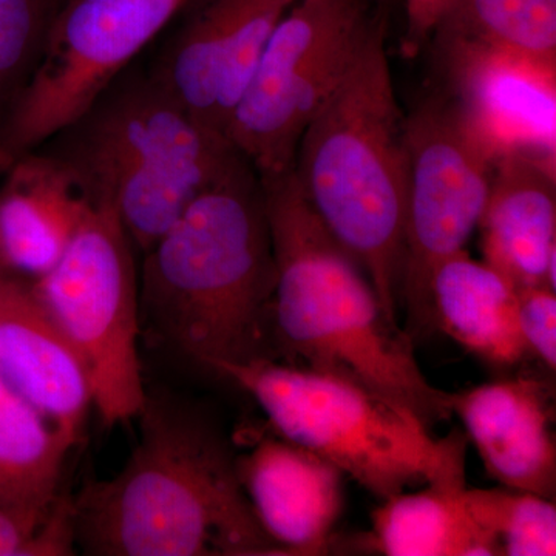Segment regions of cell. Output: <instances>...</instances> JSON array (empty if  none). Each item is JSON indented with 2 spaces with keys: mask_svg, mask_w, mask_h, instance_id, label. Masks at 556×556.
<instances>
[{
  "mask_svg": "<svg viewBox=\"0 0 556 556\" xmlns=\"http://www.w3.org/2000/svg\"><path fill=\"white\" fill-rule=\"evenodd\" d=\"M466 481L433 482L383 500L372 511L371 540L387 556H495L468 514Z\"/></svg>",
  "mask_w": 556,
  "mask_h": 556,
  "instance_id": "cell-19",
  "label": "cell"
},
{
  "mask_svg": "<svg viewBox=\"0 0 556 556\" xmlns=\"http://www.w3.org/2000/svg\"><path fill=\"white\" fill-rule=\"evenodd\" d=\"M89 204L53 155L16 156L0 189L3 268L30 280L49 273L67 251Z\"/></svg>",
  "mask_w": 556,
  "mask_h": 556,
  "instance_id": "cell-17",
  "label": "cell"
},
{
  "mask_svg": "<svg viewBox=\"0 0 556 556\" xmlns=\"http://www.w3.org/2000/svg\"><path fill=\"white\" fill-rule=\"evenodd\" d=\"M547 390L536 379L497 380L450 393V407L490 478L506 489L555 501L556 445Z\"/></svg>",
  "mask_w": 556,
  "mask_h": 556,
  "instance_id": "cell-15",
  "label": "cell"
},
{
  "mask_svg": "<svg viewBox=\"0 0 556 556\" xmlns=\"http://www.w3.org/2000/svg\"><path fill=\"white\" fill-rule=\"evenodd\" d=\"M434 329L496 368H511L529 354L518 324V288L464 251L444 260L430 287Z\"/></svg>",
  "mask_w": 556,
  "mask_h": 556,
  "instance_id": "cell-18",
  "label": "cell"
},
{
  "mask_svg": "<svg viewBox=\"0 0 556 556\" xmlns=\"http://www.w3.org/2000/svg\"><path fill=\"white\" fill-rule=\"evenodd\" d=\"M464 497L495 556L556 555L554 500L511 489H466Z\"/></svg>",
  "mask_w": 556,
  "mask_h": 556,
  "instance_id": "cell-22",
  "label": "cell"
},
{
  "mask_svg": "<svg viewBox=\"0 0 556 556\" xmlns=\"http://www.w3.org/2000/svg\"><path fill=\"white\" fill-rule=\"evenodd\" d=\"M0 269H5V268H3V265H2V258H0Z\"/></svg>",
  "mask_w": 556,
  "mask_h": 556,
  "instance_id": "cell-27",
  "label": "cell"
},
{
  "mask_svg": "<svg viewBox=\"0 0 556 556\" xmlns=\"http://www.w3.org/2000/svg\"><path fill=\"white\" fill-rule=\"evenodd\" d=\"M75 445L0 378V501L54 503Z\"/></svg>",
  "mask_w": 556,
  "mask_h": 556,
  "instance_id": "cell-20",
  "label": "cell"
},
{
  "mask_svg": "<svg viewBox=\"0 0 556 556\" xmlns=\"http://www.w3.org/2000/svg\"><path fill=\"white\" fill-rule=\"evenodd\" d=\"M379 17L367 0H294L230 115L226 137L260 178L294 169L303 131Z\"/></svg>",
  "mask_w": 556,
  "mask_h": 556,
  "instance_id": "cell-8",
  "label": "cell"
},
{
  "mask_svg": "<svg viewBox=\"0 0 556 556\" xmlns=\"http://www.w3.org/2000/svg\"><path fill=\"white\" fill-rule=\"evenodd\" d=\"M53 2H65V0H53Z\"/></svg>",
  "mask_w": 556,
  "mask_h": 556,
  "instance_id": "cell-28",
  "label": "cell"
},
{
  "mask_svg": "<svg viewBox=\"0 0 556 556\" xmlns=\"http://www.w3.org/2000/svg\"><path fill=\"white\" fill-rule=\"evenodd\" d=\"M294 0H197L152 78L226 135L266 43Z\"/></svg>",
  "mask_w": 556,
  "mask_h": 556,
  "instance_id": "cell-12",
  "label": "cell"
},
{
  "mask_svg": "<svg viewBox=\"0 0 556 556\" xmlns=\"http://www.w3.org/2000/svg\"><path fill=\"white\" fill-rule=\"evenodd\" d=\"M56 137L60 150L51 155L87 199L115 208L141 254L244 160L223 131L178 104L152 76H119Z\"/></svg>",
  "mask_w": 556,
  "mask_h": 556,
  "instance_id": "cell-5",
  "label": "cell"
},
{
  "mask_svg": "<svg viewBox=\"0 0 556 556\" xmlns=\"http://www.w3.org/2000/svg\"><path fill=\"white\" fill-rule=\"evenodd\" d=\"M437 39L447 97L486 159L496 164L530 156L556 166V64L466 40Z\"/></svg>",
  "mask_w": 556,
  "mask_h": 556,
  "instance_id": "cell-11",
  "label": "cell"
},
{
  "mask_svg": "<svg viewBox=\"0 0 556 556\" xmlns=\"http://www.w3.org/2000/svg\"><path fill=\"white\" fill-rule=\"evenodd\" d=\"M135 247L115 208L91 201L60 262L31 280L89 371L94 409L108 426L137 419L148 401Z\"/></svg>",
  "mask_w": 556,
  "mask_h": 556,
  "instance_id": "cell-7",
  "label": "cell"
},
{
  "mask_svg": "<svg viewBox=\"0 0 556 556\" xmlns=\"http://www.w3.org/2000/svg\"><path fill=\"white\" fill-rule=\"evenodd\" d=\"M556 166L508 156L493 167L478 229L484 262L515 287L555 291Z\"/></svg>",
  "mask_w": 556,
  "mask_h": 556,
  "instance_id": "cell-16",
  "label": "cell"
},
{
  "mask_svg": "<svg viewBox=\"0 0 556 556\" xmlns=\"http://www.w3.org/2000/svg\"><path fill=\"white\" fill-rule=\"evenodd\" d=\"M405 116L376 21L334 93L303 131L294 172L325 228L357 260L397 321L407 214Z\"/></svg>",
  "mask_w": 556,
  "mask_h": 556,
  "instance_id": "cell-4",
  "label": "cell"
},
{
  "mask_svg": "<svg viewBox=\"0 0 556 556\" xmlns=\"http://www.w3.org/2000/svg\"><path fill=\"white\" fill-rule=\"evenodd\" d=\"M450 3L452 0H404L407 31L402 39V51L407 56H417L427 40L433 38L434 28Z\"/></svg>",
  "mask_w": 556,
  "mask_h": 556,
  "instance_id": "cell-26",
  "label": "cell"
},
{
  "mask_svg": "<svg viewBox=\"0 0 556 556\" xmlns=\"http://www.w3.org/2000/svg\"><path fill=\"white\" fill-rule=\"evenodd\" d=\"M76 551L73 500L49 506L0 501V556H65Z\"/></svg>",
  "mask_w": 556,
  "mask_h": 556,
  "instance_id": "cell-23",
  "label": "cell"
},
{
  "mask_svg": "<svg viewBox=\"0 0 556 556\" xmlns=\"http://www.w3.org/2000/svg\"><path fill=\"white\" fill-rule=\"evenodd\" d=\"M407 214L399 308L407 334L433 327L430 287L444 260L478 229L492 185V163L464 129L447 94L428 98L405 118Z\"/></svg>",
  "mask_w": 556,
  "mask_h": 556,
  "instance_id": "cell-10",
  "label": "cell"
},
{
  "mask_svg": "<svg viewBox=\"0 0 556 556\" xmlns=\"http://www.w3.org/2000/svg\"><path fill=\"white\" fill-rule=\"evenodd\" d=\"M54 13L53 0H0V102L30 76Z\"/></svg>",
  "mask_w": 556,
  "mask_h": 556,
  "instance_id": "cell-24",
  "label": "cell"
},
{
  "mask_svg": "<svg viewBox=\"0 0 556 556\" xmlns=\"http://www.w3.org/2000/svg\"><path fill=\"white\" fill-rule=\"evenodd\" d=\"M0 378L78 444L94 408L89 371L31 280L7 269H0Z\"/></svg>",
  "mask_w": 556,
  "mask_h": 556,
  "instance_id": "cell-13",
  "label": "cell"
},
{
  "mask_svg": "<svg viewBox=\"0 0 556 556\" xmlns=\"http://www.w3.org/2000/svg\"><path fill=\"white\" fill-rule=\"evenodd\" d=\"M254 399L277 437L324 457L380 501L413 485L466 481L467 439L433 438L405 409L345 379L276 358L219 369Z\"/></svg>",
  "mask_w": 556,
  "mask_h": 556,
  "instance_id": "cell-6",
  "label": "cell"
},
{
  "mask_svg": "<svg viewBox=\"0 0 556 556\" xmlns=\"http://www.w3.org/2000/svg\"><path fill=\"white\" fill-rule=\"evenodd\" d=\"M274 289L262 185L247 160L195 197L142 254L141 317L172 350L217 378L228 365L276 358Z\"/></svg>",
  "mask_w": 556,
  "mask_h": 556,
  "instance_id": "cell-3",
  "label": "cell"
},
{
  "mask_svg": "<svg viewBox=\"0 0 556 556\" xmlns=\"http://www.w3.org/2000/svg\"><path fill=\"white\" fill-rule=\"evenodd\" d=\"M237 475L260 526L285 555L327 554L343 507V473L280 437L236 456Z\"/></svg>",
  "mask_w": 556,
  "mask_h": 556,
  "instance_id": "cell-14",
  "label": "cell"
},
{
  "mask_svg": "<svg viewBox=\"0 0 556 556\" xmlns=\"http://www.w3.org/2000/svg\"><path fill=\"white\" fill-rule=\"evenodd\" d=\"M258 179L276 265L274 353L364 388L427 428L450 419V393L424 375L415 340L388 316L367 273L325 228L294 169Z\"/></svg>",
  "mask_w": 556,
  "mask_h": 556,
  "instance_id": "cell-1",
  "label": "cell"
},
{
  "mask_svg": "<svg viewBox=\"0 0 556 556\" xmlns=\"http://www.w3.org/2000/svg\"><path fill=\"white\" fill-rule=\"evenodd\" d=\"M189 2L65 0L11 100L3 155H24L72 126Z\"/></svg>",
  "mask_w": 556,
  "mask_h": 556,
  "instance_id": "cell-9",
  "label": "cell"
},
{
  "mask_svg": "<svg viewBox=\"0 0 556 556\" xmlns=\"http://www.w3.org/2000/svg\"><path fill=\"white\" fill-rule=\"evenodd\" d=\"M433 36L556 64V0H452Z\"/></svg>",
  "mask_w": 556,
  "mask_h": 556,
  "instance_id": "cell-21",
  "label": "cell"
},
{
  "mask_svg": "<svg viewBox=\"0 0 556 556\" xmlns=\"http://www.w3.org/2000/svg\"><path fill=\"white\" fill-rule=\"evenodd\" d=\"M115 477L73 500L76 547L97 556L285 555L249 504L236 456L211 420L150 397Z\"/></svg>",
  "mask_w": 556,
  "mask_h": 556,
  "instance_id": "cell-2",
  "label": "cell"
},
{
  "mask_svg": "<svg viewBox=\"0 0 556 556\" xmlns=\"http://www.w3.org/2000/svg\"><path fill=\"white\" fill-rule=\"evenodd\" d=\"M518 324L529 354L540 358L548 371L556 369V294L554 289H518Z\"/></svg>",
  "mask_w": 556,
  "mask_h": 556,
  "instance_id": "cell-25",
  "label": "cell"
}]
</instances>
